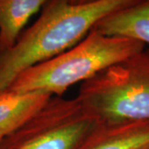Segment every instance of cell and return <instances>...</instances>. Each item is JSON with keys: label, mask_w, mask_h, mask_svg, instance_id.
I'll return each instance as SVG.
<instances>
[{"label": "cell", "mask_w": 149, "mask_h": 149, "mask_svg": "<svg viewBox=\"0 0 149 149\" xmlns=\"http://www.w3.org/2000/svg\"><path fill=\"white\" fill-rule=\"evenodd\" d=\"M136 0H49L41 15L0 55V93L19 74L57 56L81 42L104 17L132 5Z\"/></svg>", "instance_id": "6da1fadb"}, {"label": "cell", "mask_w": 149, "mask_h": 149, "mask_svg": "<svg viewBox=\"0 0 149 149\" xmlns=\"http://www.w3.org/2000/svg\"><path fill=\"white\" fill-rule=\"evenodd\" d=\"M145 49L133 38L105 36L94 28L73 47L19 74L7 91H41L61 96L76 83L85 82L113 65Z\"/></svg>", "instance_id": "7a4b0ae2"}, {"label": "cell", "mask_w": 149, "mask_h": 149, "mask_svg": "<svg viewBox=\"0 0 149 149\" xmlns=\"http://www.w3.org/2000/svg\"><path fill=\"white\" fill-rule=\"evenodd\" d=\"M76 99L101 126L149 121V49L83 82Z\"/></svg>", "instance_id": "3957f363"}, {"label": "cell", "mask_w": 149, "mask_h": 149, "mask_svg": "<svg viewBox=\"0 0 149 149\" xmlns=\"http://www.w3.org/2000/svg\"><path fill=\"white\" fill-rule=\"evenodd\" d=\"M99 126L76 98L52 96L0 149H79Z\"/></svg>", "instance_id": "277c9868"}, {"label": "cell", "mask_w": 149, "mask_h": 149, "mask_svg": "<svg viewBox=\"0 0 149 149\" xmlns=\"http://www.w3.org/2000/svg\"><path fill=\"white\" fill-rule=\"evenodd\" d=\"M93 28L105 36L128 37L149 44V0H136L104 17Z\"/></svg>", "instance_id": "5b68a950"}, {"label": "cell", "mask_w": 149, "mask_h": 149, "mask_svg": "<svg viewBox=\"0 0 149 149\" xmlns=\"http://www.w3.org/2000/svg\"><path fill=\"white\" fill-rule=\"evenodd\" d=\"M41 92L0 93V142L23 125L52 97Z\"/></svg>", "instance_id": "8992f818"}, {"label": "cell", "mask_w": 149, "mask_h": 149, "mask_svg": "<svg viewBox=\"0 0 149 149\" xmlns=\"http://www.w3.org/2000/svg\"><path fill=\"white\" fill-rule=\"evenodd\" d=\"M149 147V121L100 125L79 149H143Z\"/></svg>", "instance_id": "52a82bcc"}, {"label": "cell", "mask_w": 149, "mask_h": 149, "mask_svg": "<svg viewBox=\"0 0 149 149\" xmlns=\"http://www.w3.org/2000/svg\"><path fill=\"white\" fill-rule=\"evenodd\" d=\"M47 0H0V55L14 47L30 17Z\"/></svg>", "instance_id": "ba28073f"}, {"label": "cell", "mask_w": 149, "mask_h": 149, "mask_svg": "<svg viewBox=\"0 0 149 149\" xmlns=\"http://www.w3.org/2000/svg\"><path fill=\"white\" fill-rule=\"evenodd\" d=\"M143 149H149V147H147V148H144Z\"/></svg>", "instance_id": "9c48e42d"}]
</instances>
